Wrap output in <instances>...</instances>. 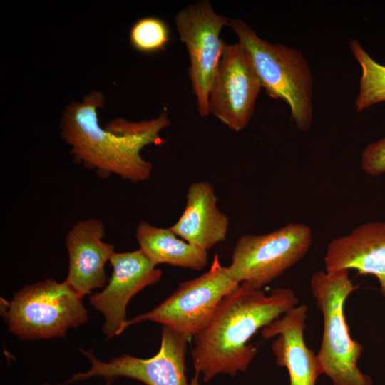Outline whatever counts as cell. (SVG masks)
Segmentation results:
<instances>
[{"mask_svg": "<svg viewBox=\"0 0 385 385\" xmlns=\"http://www.w3.org/2000/svg\"><path fill=\"white\" fill-rule=\"evenodd\" d=\"M199 379H200V374L195 373V375L193 376V378L189 382V385H202L200 382Z\"/></svg>", "mask_w": 385, "mask_h": 385, "instance_id": "obj_20", "label": "cell"}, {"mask_svg": "<svg viewBox=\"0 0 385 385\" xmlns=\"http://www.w3.org/2000/svg\"><path fill=\"white\" fill-rule=\"evenodd\" d=\"M188 342V337L163 326L159 351L148 359L123 354L104 362L97 359L92 351L81 349L89 360L91 368L73 375L66 383L101 377L106 385H111L115 379L125 377L146 385H189L185 375Z\"/></svg>", "mask_w": 385, "mask_h": 385, "instance_id": "obj_9", "label": "cell"}, {"mask_svg": "<svg viewBox=\"0 0 385 385\" xmlns=\"http://www.w3.org/2000/svg\"><path fill=\"white\" fill-rule=\"evenodd\" d=\"M169 227L181 239L206 251L226 239L229 220L219 210L210 183L200 180L190 185L184 210Z\"/></svg>", "mask_w": 385, "mask_h": 385, "instance_id": "obj_15", "label": "cell"}, {"mask_svg": "<svg viewBox=\"0 0 385 385\" xmlns=\"http://www.w3.org/2000/svg\"><path fill=\"white\" fill-rule=\"evenodd\" d=\"M104 235L103 222L90 217L76 222L66 236L68 272L64 282L82 297L106 286L105 267L115 252Z\"/></svg>", "mask_w": 385, "mask_h": 385, "instance_id": "obj_12", "label": "cell"}, {"mask_svg": "<svg viewBox=\"0 0 385 385\" xmlns=\"http://www.w3.org/2000/svg\"><path fill=\"white\" fill-rule=\"evenodd\" d=\"M139 247L152 264L201 270L207 263V251L177 236L170 229L142 221L135 230Z\"/></svg>", "mask_w": 385, "mask_h": 385, "instance_id": "obj_16", "label": "cell"}, {"mask_svg": "<svg viewBox=\"0 0 385 385\" xmlns=\"http://www.w3.org/2000/svg\"><path fill=\"white\" fill-rule=\"evenodd\" d=\"M229 26L250 54L262 88L271 98L284 101L297 128L308 131L313 120V79L303 54L263 39L239 19H230Z\"/></svg>", "mask_w": 385, "mask_h": 385, "instance_id": "obj_4", "label": "cell"}, {"mask_svg": "<svg viewBox=\"0 0 385 385\" xmlns=\"http://www.w3.org/2000/svg\"><path fill=\"white\" fill-rule=\"evenodd\" d=\"M349 46L361 68L359 90L355 101L356 111L360 112L385 101V65L372 58L356 39H352Z\"/></svg>", "mask_w": 385, "mask_h": 385, "instance_id": "obj_17", "label": "cell"}, {"mask_svg": "<svg viewBox=\"0 0 385 385\" xmlns=\"http://www.w3.org/2000/svg\"><path fill=\"white\" fill-rule=\"evenodd\" d=\"M308 307L296 306L262 329V337L277 336L272 345L277 364L287 369L289 385H315L320 374L317 354L304 339Z\"/></svg>", "mask_w": 385, "mask_h": 385, "instance_id": "obj_14", "label": "cell"}, {"mask_svg": "<svg viewBox=\"0 0 385 385\" xmlns=\"http://www.w3.org/2000/svg\"><path fill=\"white\" fill-rule=\"evenodd\" d=\"M240 284L215 255L207 271L180 283L170 296L150 312L127 320L121 333L131 325L151 321L188 338L194 337L207 327L222 299Z\"/></svg>", "mask_w": 385, "mask_h": 385, "instance_id": "obj_6", "label": "cell"}, {"mask_svg": "<svg viewBox=\"0 0 385 385\" xmlns=\"http://www.w3.org/2000/svg\"><path fill=\"white\" fill-rule=\"evenodd\" d=\"M361 165L370 175L385 173V137L367 145L361 155Z\"/></svg>", "mask_w": 385, "mask_h": 385, "instance_id": "obj_19", "label": "cell"}, {"mask_svg": "<svg viewBox=\"0 0 385 385\" xmlns=\"http://www.w3.org/2000/svg\"><path fill=\"white\" fill-rule=\"evenodd\" d=\"M104 102V96L93 91L81 102L67 106L61 123L63 140L71 146L75 160L99 177L115 175L133 183L148 180L153 165L142 158L140 151L147 145L163 143L160 133L170 124L167 112L140 122L117 118L103 128L97 110Z\"/></svg>", "mask_w": 385, "mask_h": 385, "instance_id": "obj_1", "label": "cell"}, {"mask_svg": "<svg viewBox=\"0 0 385 385\" xmlns=\"http://www.w3.org/2000/svg\"><path fill=\"white\" fill-rule=\"evenodd\" d=\"M325 271L355 270L377 278L385 297V222H371L333 239L324 257Z\"/></svg>", "mask_w": 385, "mask_h": 385, "instance_id": "obj_13", "label": "cell"}, {"mask_svg": "<svg viewBox=\"0 0 385 385\" xmlns=\"http://www.w3.org/2000/svg\"><path fill=\"white\" fill-rule=\"evenodd\" d=\"M312 242V230L302 223H290L267 234L242 235L226 267L227 273L240 284L262 289L299 262Z\"/></svg>", "mask_w": 385, "mask_h": 385, "instance_id": "obj_7", "label": "cell"}, {"mask_svg": "<svg viewBox=\"0 0 385 385\" xmlns=\"http://www.w3.org/2000/svg\"><path fill=\"white\" fill-rule=\"evenodd\" d=\"M112 274L104 289L89 297L90 304L104 317L107 339L121 334L126 308L133 297L161 279L162 271L140 250L115 252L110 260Z\"/></svg>", "mask_w": 385, "mask_h": 385, "instance_id": "obj_11", "label": "cell"}, {"mask_svg": "<svg viewBox=\"0 0 385 385\" xmlns=\"http://www.w3.org/2000/svg\"><path fill=\"white\" fill-rule=\"evenodd\" d=\"M262 86L250 54L239 42L225 43L209 93V113L230 130L250 123Z\"/></svg>", "mask_w": 385, "mask_h": 385, "instance_id": "obj_10", "label": "cell"}, {"mask_svg": "<svg viewBox=\"0 0 385 385\" xmlns=\"http://www.w3.org/2000/svg\"><path fill=\"white\" fill-rule=\"evenodd\" d=\"M1 304L9 330L21 340L62 337L88 319L83 297L51 279L28 284Z\"/></svg>", "mask_w": 385, "mask_h": 385, "instance_id": "obj_5", "label": "cell"}, {"mask_svg": "<svg viewBox=\"0 0 385 385\" xmlns=\"http://www.w3.org/2000/svg\"><path fill=\"white\" fill-rule=\"evenodd\" d=\"M170 39L167 23L155 16H146L136 21L129 33L132 47L141 53H155L164 50Z\"/></svg>", "mask_w": 385, "mask_h": 385, "instance_id": "obj_18", "label": "cell"}, {"mask_svg": "<svg viewBox=\"0 0 385 385\" xmlns=\"http://www.w3.org/2000/svg\"><path fill=\"white\" fill-rule=\"evenodd\" d=\"M297 303L290 289H275L266 295L241 283L222 299L207 327L194 337L195 373L207 382L218 374L234 376L245 371L257 354L256 347L247 342Z\"/></svg>", "mask_w": 385, "mask_h": 385, "instance_id": "obj_2", "label": "cell"}, {"mask_svg": "<svg viewBox=\"0 0 385 385\" xmlns=\"http://www.w3.org/2000/svg\"><path fill=\"white\" fill-rule=\"evenodd\" d=\"M349 270L317 271L311 277V292L323 317V334L317 360L320 374L333 385H373L371 377L358 367L363 346L351 338L344 315L348 297L359 287Z\"/></svg>", "mask_w": 385, "mask_h": 385, "instance_id": "obj_3", "label": "cell"}, {"mask_svg": "<svg viewBox=\"0 0 385 385\" xmlns=\"http://www.w3.org/2000/svg\"><path fill=\"white\" fill-rule=\"evenodd\" d=\"M180 41L190 59L189 77L202 117L209 113V93L222 55V29L230 19L217 14L209 1H200L181 9L175 16Z\"/></svg>", "mask_w": 385, "mask_h": 385, "instance_id": "obj_8", "label": "cell"}]
</instances>
